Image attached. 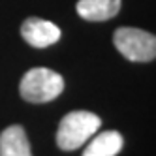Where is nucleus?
<instances>
[{
  "mask_svg": "<svg viewBox=\"0 0 156 156\" xmlns=\"http://www.w3.org/2000/svg\"><path fill=\"white\" fill-rule=\"evenodd\" d=\"M87 147L81 156H117L122 151L124 137L117 130H105L85 143Z\"/></svg>",
  "mask_w": 156,
  "mask_h": 156,
  "instance_id": "nucleus-7",
  "label": "nucleus"
},
{
  "mask_svg": "<svg viewBox=\"0 0 156 156\" xmlns=\"http://www.w3.org/2000/svg\"><path fill=\"white\" fill-rule=\"evenodd\" d=\"M64 90V77L51 68H30L19 81V94L28 104H49Z\"/></svg>",
  "mask_w": 156,
  "mask_h": 156,
  "instance_id": "nucleus-2",
  "label": "nucleus"
},
{
  "mask_svg": "<svg viewBox=\"0 0 156 156\" xmlns=\"http://www.w3.org/2000/svg\"><path fill=\"white\" fill-rule=\"evenodd\" d=\"M0 156H32L27 130L21 124H9L0 132Z\"/></svg>",
  "mask_w": 156,
  "mask_h": 156,
  "instance_id": "nucleus-6",
  "label": "nucleus"
},
{
  "mask_svg": "<svg viewBox=\"0 0 156 156\" xmlns=\"http://www.w3.org/2000/svg\"><path fill=\"white\" fill-rule=\"evenodd\" d=\"M100 126H102V119L92 111L85 109L70 111L58 122L57 133H55L57 147L66 152L79 149L100 130Z\"/></svg>",
  "mask_w": 156,
  "mask_h": 156,
  "instance_id": "nucleus-1",
  "label": "nucleus"
},
{
  "mask_svg": "<svg viewBox=\"0 0 156 156\" xmlns=\"http://www.w3.org/2000/svg\"><path fill=\"white\" fill-rule=\"evenodd\" d=\"M62 36L60 28L41 17H27L21 25V38L34 49H45L55 45Z\"/></svg>",
  "mask_w": 156,
  "mask_h": 156,
  "instance_id": "nucleus-4",
  "label": "nucleus"
},
{
  "mask_svg": "<svg viewBox=\"0 0 156 156\" xmlns=\"http://www.w3.org/2000/svg\"><path fill=\"white\" fill-rule=\"evenodd\" d=\"M122 0H79L75 6L77 15L90 23H104L119 15Z\"/></svg>",
  "mask_w": 156,
  "mask_h": 156,
  "instance_id": "nucleus-5",
  "label": "nucleus"
},
{
  "mask_svg": "<svg viewBox=\"0 0 156 156\" xmlns=\"http://www.w3.org/2000/svg\"><path fill=\"white\" fill-rule=\"evenodd\" d=\"M115 49L130 62H152L156 58V36L136 27H120L113 32Z\"/></svg>",
  "mask_w": 156,
  "mask_h": 156,
  "instance_id": "nucleus-3",
  "label": "nucleus"
}]
</instances>
